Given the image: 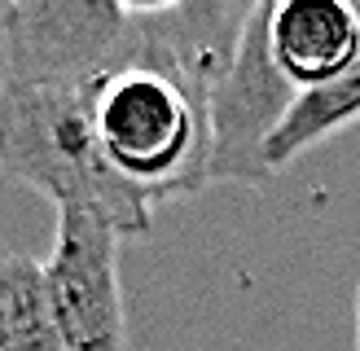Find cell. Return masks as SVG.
<instances>
[{
  "label": "cell",
  "instance_id": "obj_1",
  "mask_svg": "<svg viewBox=\"0 0 360 351\" xmlns=\"http://www.w3.org/2000/svg\"><path fill=\"white\" fill-rule=\"evenodd\" d=\"M0 171L44 193L58 211L110 224L119 237L150 233L154 202L101 154L93 84L0 79Z\"/></svg>",
  "mask_w": 360,
  "mask_h": 351
},
{
  "label": "cell",
  "instance_id": "obj_8",
  "mask_svg": "<svg viewBox=\"0 0 360 351\" xmlns=\"http://www.w3.org/2000/svg\"><path fill=\"white\" fill-rule=\"evenodd\" d=\"M0 351H62L49 316L44 263L0 251Z\"/></svg>",
  "mask_w": 360,
  "mask_h": 351
},
{
  "label": "cell",
  "instance_id": "obj_7",
  "mask_svg": "<svg viewBox=\"0 0 360 351\" xmlns=\"http://www.w3.org/2000/svg\"><path fill=\"white\" fill-rule=\"evenodd\" d=\"M352 123H360V58L343 75L312 84V88H299L295 105L285 110L281 128L268 140V167H273V176L285 171L308 150L326 145L334 132L352 128Z\"/></svg>",
  "mask_w": 360,
  "mask_h": 351
},
{
  "label": "cell",
  "instance_id": "obj_5",
  "mask_svg": "<svg viewBox=\"0 0 360 351\" xmlns=\"http://www.w3.org/2000/svg\"><path fill=\"white\" fill-rule=\"evenodd\" d=\"M119 233L84 211H58L44 294L62 351H128Z\"/></svg>",
  "mask_w": 360,
  "mask_h": 351
},
{
  "label": "cell",
  "instance_id": "obj_4",
  "mask_svg": "<svg viewBox=\"0 0 360 351\" xmlns=\"http://www.w3.org/2000/svg\"><path fill=\"white\" fill-rule=\"evenodd\" d=\"M268 13L273 5L255 0L238 58L211 88L207 101V185H246L264 189L273 180L268 140L281 128L285 110L295 105L299 88L277 70L268 48Z\"/></svg>",
  "mask_w": 360,
  "mask_h": 351
},
{
  "label": "cell",
  "instance_id": "obj_3",
  "mask_svg": "<svg viewBox=\"0 0 360 351\" xmlns=\"http://www.w3.org/2000/svg\"><path fill=\"white\" fill-rule=\"evenodd\" d=\"M93 119L110 167L154 206L207 189V110L172 75L132 66L97 79Z\"/></svg>",
  "mask_w": 360,
  "mask_h": 351
},
{
  "label": "cell",
  "instance_id": "obj_6",
  "mask_svg": "<svg viewBox=\"0 0 360 351\" xmlns=\"http://www.w3.org/2000/svg\"><path fill=\"white\" fill-rule=\"evenodd\" d=\"M268 48L295 88L326 84L360 58V18L347 0H277L268 13Z\"/></svg>",
  "mask_w": 360,
  "mask_h": 351
},
{
  "label": "cell",
  "instance_id": "obj_9",
  "mask_svg": "<svg viewBox=\"0 0 360 351\" xmlns=\"http://www.w3.org/2000/svg\"><path fill=\"white\" fill-rule=\"evenodd\" d=\"M356 351H360V281H356Z\"/></svg>",
  "mask_w": 360,
  "mask_h": 351
},
{
  "label": "cell",
  "instance_id": "obj_2",
  "mask_svg": "<svg viewBox=\"0 0 360 351\" xmlns=\"http://www.w3.org/2000/svg\"><path fill=\"white\" fill-rule=\"evenodd\" d=\"M0 35L13 84H97L132 66L180 84L150 5L132 0H18L0 9Z\"/></svg>",
  "mask_w": 360,
  "mask_h": 351
}]
</instances>
